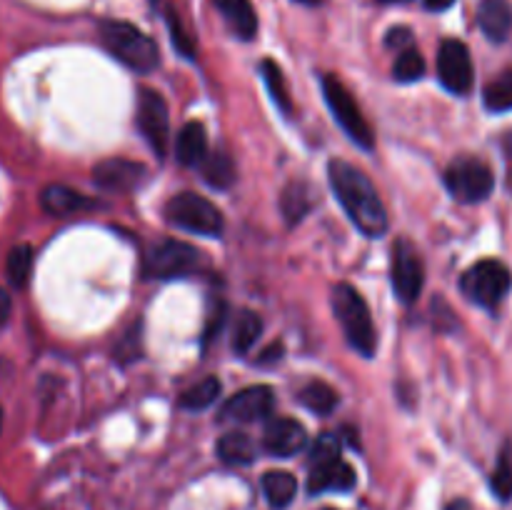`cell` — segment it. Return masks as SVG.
<instances>
[{"instance_id":"1","label":"cell","mask_w":512,"mask_h":510,"mask_svg":"<svg viewBox=\"0 0 512 510\" xmlns=\"http://www.w3.org/2000/svg\"><path fill=\"white\" fill-rule=\"evenodd\" d=\"M330 188L340 200L355 228L368 238H380L388 230V210L368 175L350 165L348 160H330Z\"/></svg>"},{"instance_id":"2","label":"cell","mask_w":512,"mask_h":510,"mask_svg":"<svg viewBox=\"0 0 512 510\" xmlns=\"http://www.w3.org/2000/svg\"><path fill=\"white\" fill-rule=\"evenodd\" d=\"M100 40L120 63L138 70V73H150V70L158 68L160 53L155 40L125 20H103L100 23Z\"/></svg>"},{"instance_id":"3","label":"cell","mask_w":512,"mask_h":510,"mask_svg":"<svg viewBox=\"0 0 512 510\" xmlns=\"http://www.w3.org/2000/svg\"><path fill=\"white\" fill-rule=\"evenodd\" d=\"M333 310L335 318L340 320L348 343L358 350L360 355L370 358L378 348V333H375L373 315H370L368 303L363 295L348 283H340L333 288Z\"/></svg>"},{"instance_id":"4","label":"cell","mask_w":512,"mask_h":510,"mask_svg":"<svg viewBox=\"0 0 512 510\" xmlns=\"http://www.w3.org/2000/svg\"><path fill=\"white\" fill-rule=\"evenodd\" d=\"M165 218L175 228L188 230V233L208 235V238H218L225 228L223 213L218 210V205H213L208 198H203L198 193L173 195L168 200V205H165Z\"/></svg>"},{"instance_id":"5","label":"cell","mask_w":512,"mask_h":510,"mask_svg":"<svg viewBox=\"0 0 512 510\" xmlns=\"http://www.w3.org/2000/svg\"><path fill=\"white\" fill-rule=\"evenodd\" d=\"M323 95L325 103H328L330 113H333L335 123L345 130L350 140L360 148L370 150L375 145V135L370 123L365 120L363 110L355 103V98L350 95V90L340 83L335 75H323Z\"/></svg>"},{"instance_id":"6","label":"cell","mask_w":512,"mask_h":510,"mask_svg":"<svg viewBox=\"0 0 512 510\" xmlns=\"http://www.w3.org/2000/svg\"><path fill=\"white\" fill-rule=\"evenodd\" d=\"M445 188L458 203H480L495 188V175L485 160L475 155H460L445 170Z\"/></svg>"},{"instance_id":"7","label":"cell","mask_w":512,"mask_h":510,"mask_svg":"<svg viewBox=\"0 0 512 510\" xmlns=\"http://www.w3.org/2000/svg\"><path fill=\"white\" fill-rule=\"evenodd\" d=\"M460 288H463L465 298L483 305V308L493 310L498 308L505 300V295L510 293L512 275L508 265L500 263V260H480L473 268L465 270L463 280H460Z\"/></svg>"},{"instance_id":"8","label":"cell","mask_w":512,"mask_h":510,"mask_svg":"<svg viewBox=\"0 0 512 510\" xmlns=\"http://www.w3.org/2000/svg\"><path fill=\"white\" fill-rule=\"evenodd\" d=\"M203 260V253L183 240H160L145 253V278H180L193 273Z\"/></svg>"},{"instance_id":"9","label":"cell","mask_w":512,"mask_h":510,"mask_svg":"<svg viewBox=\"0 0 512 510\" xmlns=\"http://www.w3.org/2000/svg\"><path fill=\"white\" fill-rule=\"evenodd\" d=\"M390 275H393V290L405 305L415 303L423 293L425 285V268L420 253L413 248V243L405 238H398L393 245V258H390Z\"/></svg>"},{"instance_id":"10","label":"cell","mask_w":512,"mask_h":510,"mask_svg":"<svg viewBox=\"0 0 512 510\" xmlns=\"http://www.w3.org/2000/svg\"><path fill=\"white\" fill-rule=\"evenodd\" d=\"M138 128L143 138L148 140L150 148L155 150L158 158H163L170 138V118L168 103L163 95L153 88H140L138 95Z\"/></svg>"},{"instance_id":"11","label":"cell","mask_w":512,"mask_h":510,"mask_svg":"<svg viewBox=\"0 0 512 510\" xmlns=\"http://www.w3.org/2000/svg\"><path fill=\"white\" fill-rule=\"evenodd\" d=\"M438 78L450 93L465 95L470 93L475 80L473 70V58H470V50L463 40L448 38L443 40L438 50Z\"/></svg>"},{"instance_id":"12","label":"cell","mask_w":512,"mask_h":510,"mask_svg":"<svg viewBox=\"0 0 512 510\" xmlns=\"http://www.w3.org/2000/svg\"><path fill=\"white\" fill-rule=\"evenodd\" d=\"M275 395L268 385H250L235 393L228 403L220 408V420H238V423H253L273 413Z\"/></svg>"},{"instance_id":"13","label":"cell","mask_w":512,"mask_h":510,"mask_svg":"<svg viewBox=\"0 0 512 510\" xmlns=\"http://www.w3.org/2000/svg\"><path fill=\"white\" fill-rule=\"evenodd\" d=\"M148 170L143 163H135L128 158H110L95 165L93 180L98 188L108 190V193H128L135 190L145 180Z\"/></svg>"},{"instance_id":"14","label":"cell","mask_w":512,"mask_h":510,"mask_svg":"<svg viewBox=\"0 0 512 510\" xmlns=\"http://www.w3.org/2000/svg\"><path fill=\"white\" fill-rule=\"evenodd\" d=\"M308 443V433L303 425L293 418H275L270 420L263 435V448L275 458H290L300 453Z\"/></svg>"},{"instance_id":"15","label":"cell","mask_w":512,"mask_h":510,"mask_svg":"<svg viewBox=\"0 0 512 510\" xmlns=\"http://www.w3.org/2000/svg\"><path fill=\"white\" fill-rule=\"evenodd\" d=\"M355 485V470L345 463L343 458L328 460V463L310 465L308 490L310 493H325V490H353Z\"/></svg>"},{"instance_id":"16","label":"cell","mask_w":512,"mask_h":510,"mask_svg":"<svg viewBox=\"0 0 512 510\" xmlns=\"http://www.w3.org/2000/svg\"><path fill=\"white\" fill-rule=\"evenodd\" d=\"M40 205L48 215H55V218H68V215L80 213V210L95 208V200L85 198L78 190L68 188V185L53 183L48 188H43L40 193Z\"/></svg>"},{"instance_id":"17","label":"cell","mask_w":512,"mask_h":510,"mask_svg":"<svg viewBox=\"0 0 512 510\" xmlns=\"http://www.w3.org/2000/svg\"><path fill=\"white\" fill-rule=\"evenodd\" d=\"M478 25L493 43H503L512 30V8L508 0H483L478 8Z\"/></svg>"},{"instance_id":"18","label":"cell","mask_w":512,"mask_h":510,"mask_svg":"<svg viewBox=\"0 0 512 510\" xmlns=\"http://www.w3.org/2000/svg\"><path fill=\"white\" fill-rule=\"evenodd\" d=\"M213 3L240 40L255 38V33H258V15H255L250 0H213Z\"/></svg>"},{"instance_id":"19","label":"cell","mask_w":512,"mask_h":510,"mask_svg":"<svg viewBox=\"0 0 512 510\" xmlns=\"http://www.w3.org/2000/svg\"><path fill=\"white\" fill-rule=\"evenodd\" d=\"M175 155L183 165H200L208 158V133H205L203 123L190 120L180 128L178 140H175Z\"/></svg>"},{"instance_id":"20","label":"cell","mask_w":512,"mask_h":510,"mask_svg":"<svg viewBox=\"0 0 512 510\" xmlns=\"http://www.w3.org/2000/svg\"><path fill=\"white\" fill-rule=\"evenodd\" d=\"M263 493L273 508H285L298 493V480L288 470H270L263 475Z\"/></svg>"},{"instance_id":"21","label":"cell","mask_w":512,"mask_h":510,"mask_svg":"<svg viewBox=\"0 0 512 510\" xmlns=\"http://www.w3.org/2000/svg\"><path fill=\"white\" fill-rule=\"evenodd\" d=\"M315 198L313 190H310L308 183L303 180H295L288 188L283 190V200H280V208H283V215L288 218V223H300V220L308 215V210L313 208Z\"/></svg>"},{"instance_id":"22","label":"cell","mask_w":512,"mask_h":510,"mask_svg":"<svg viewBox=\"0 0 512 510\" xmlns=\"http://www.w3.org/2000/svg\"><path fill=\"white\" fill-rule=\"evenodd\" d=\"M255 443L245 433H228L218 440V455L228 465H248L255 460Z\"/></svg>"},{"instance_id":"23","label":"cell","mask_w":512,"mask_h":510,"mask_svg":"<svg viewBox=\"0 0 512 510\" xmlns=\"http://www.w3.org/2000/svg\"><path fill=\"white\" fill-rule=\"evenodd\" d=\"M263 333V318L253 310H243L235 320L233 328V350L238 355H245L255 345V340Z\"/></svg>"},{"instance_id":"24","label":"cell","mask_w":512,"mask_h":510,"mask_svg":"<svg viewBox=\"0 0 512 510\" xmlns=\"http://www.w3.org/2000/svg\"><path fill=\"white\" fill-rule=\"evenodd\" d=\"M298 400L305 408L313 410V413L328 415L333 413L335 405H338V393H335L328 383H323V380H313V383H308L300 390Z\"/></svg>"},{"instance_id":"25","label":"cell","mask_w":512,"mask_h":510,"mask_svg":"<svg viewBox=\"0 0 512 510\" xmlns=\"http://www.w3.org/2000/svg\"><path fill=\"white\" fill-rule=\"evenodd\" d=\"M260 75H263V80H265V85H268L270 95H273L275 105H278L285 115L293 113L290 90H288V83H285V75H283V70H280V65L275 63V60L265 58L263 63H260Z\"/></svg>"},{"instance_id":"26","label":"cell","mask_w":512,"mask_h":510,"mask_svg":"<svg viewBox=\"0 0 512 510\" xmlns=\"http://www.w3.org/2000/svg\"><path fill=\"white\" fill-rule=\"evenodd\" d=\"M220 390H223L220 380L215 378V375H210V378L200 380L198 385H193V388H188L183 395H180V408L185 410L208 408V405H213L215 400H218Z\"/></svg>"},{"instance_id":"27","label":"cell","mask_w":512,"mask_h":510,"mask_svg":"<svg viewBox=\"0 0 512 510\" xmlns=\"http://www.w3.org/2000/svg\"><path fill=\"white\" fill-rule=\"evenodd\" d=\"M485 108L493 110V113H505L512 110V70H505L498 78L490 80L483 90Z\"/></svg>"},{"instance_id":"28","label":"cell","mask_w":512,"mask_h":510,"mask_svg":"<svg viewBox=\"0 0 512 510\" xmlns=\"http://www.w3.org/2000/svg\"><path fill=\"white\" fill-rule=\"evenodd\" d=\"M200 165H203V178L208 180L213 188L225 190L235 183V165L225 153L208 155Z\"/></svg>"},{"instance_id":"29","label":"cell","mask_w":512,"mask_h":510,"mask_svg":"<svg viewBox=\"0 0 512 510\" xmlns=\"http://www.w3.org/2000/svg\"><path fill=\"white\" fill-rule=\"evenodd\" d=\"M5 270H8V280L15 288H23L30 280V270H33V248L30 245H15L5 260Z\"/></svg>"},{"instance_id":"30","label":"cell","mask_w":512,"mask_h":510,"mask_svg":"<svg viewBox=\"0 0 512 510\" xmlns=\"http://www.w3.org/2000/svg\"><path fill=\"white\" fill-rule=\"evenodd\" d=\"M425 75V60L420 55V50L415 48H405L400 50L398 60L393 65V78L398 83H415Z\"/></svg>"},{"instance_id":"31","label":"cell","mask_w":512,"mask_h":510,"mask_svg":"<svg viewBox=\"0 0 512 510\" xmlns=\"http://www.w3.org/2000/svg\"><path fill=\"white\" fill-rule=\"evenodd\" d=\"M490 485H493V493L498 495L500 500L512 498V443H505L503 450H500L498 465H495Z\"/></svg>"},{"instance_id":"32","label":"cell","mask_w":512,"mask_h":510,"mask_svg":"<svg viewBox=\"0 0 512 510\" xmlns=\"http://www.w3.org/2000/svg\"><path fill=\"white\" fill-rule=\"evenodd\" d=\"M340 458V435L335 433H323L318 435V440L310 448V465L328 463V460Z\"/></svg>"},{"instance_id":"33","label":"cell","mask_w":512,"mask_h":510,"mask_svg":"<svg viewBox=\"0 0 512 510\" xmlns=\"http://www.w3.org/2000/svg\"><path fill=\"white\" fill-rule=\"evenodd\" d=\"M165 18H168V28H170V35H173V45H175V48H178L180 53L185 55V58H193V53H195L193 40H190L188 35H185V30H183V25H180L178 15H175L173 10H168V15H165Z\"/></svg>"},{"instance_id":"34","label":"cell","mask_w":512,"mask_h":510,"mask_svg":"<svg viewBox=\"0 0 512 510\" xmlns=\"http://www.w3.org/2000/svg\"><path fill=\"white\" fill-rule=\"evenodd\" d=\"M385 43L390 45V48H410V43H413V35H410L408 28H393L388 33V38H385Z\"/></svg>"},{"instance_id":"35","label":"cell","mask_w":512,"mask_h":510,"mask_svg":"<svg viewBox=\"0 0 512 510\" xmlns=\"http://www.w3.org/2000/svg\"><path fill=\"white\" fill-rule=\"evenodd\" d=\"M10 310H13V300H10L8 290L0 288V325L8 323L10 318Z\"/></svg>"},{"instance_id":"36","label":"cell","mask_w":512,"mask_h":510,"mask_svg":"<svg viewBox=\"0 0 512 510\" xmlns=\"http://www.w3.org/2000/svg\"><path fill=\"white\" fill-rule=\"evenodd\" d=\"M428 10H448L455 0H423Z\"/></svg>"},{"instance_id":"37","label":"cell","mask_w":512,"mask_h":510,"mask_svg":"<svg viewBox=\"0 0 512 510\" xmlns=\"http://www.w3.org/2000/svg\"><path fill=\"white\" fill-rule=\"evenodd\" d=\"M505 150H508V153H510V158H512V135H510L508 140H505Z\"/></svg>"},{"instance_id":"38","label":"cell","mask_w":512,"mask_h":510,"mask_svg":"<svg viewBox=\"0 0 512 510\" xmlns=\"http://www.w3.org/2000/svg\"><path fill=\"white\" fill-rule=\"evenodd\" d=\"M295 3H303V5H318L320 0H295Z\"/></svg>"},{"instance_id":"39","label":"cell","mask_w":512,"mask_h":510,"mask_svg":"<svg viewBox=\"0 0 512 510\" xmlns=\"http://www.w3.org/2000/svg\"><path fill=\"white\" fill-rule=\"evenodd\" d=\"M378 3H408V0H378Z\"/></svg>"},{"instance_id":"40","label":"cell","mask_w":512,"mask_h":510,"mask_svg":"<svg viewBox=\"0 0 512 510\" xmlns=\"http://www.w3.org/2000/svg\"><path fill=\"white\" fill-rule=\"evenodd\" d=\"M0 428H3V410H0Z\"/></svg>"}]
</instances>
